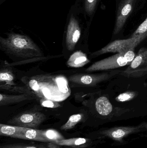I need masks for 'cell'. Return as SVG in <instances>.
Wrapping results in <instances>:
<instances>
[{"label":"cell","instance_id":"6da1fadb","mask_svg":"<svg viewBox=\"0 0 147 148\" xmlns=\"http://www.w3.org/2000/svg\"><path fill=\"white\" fill-rule=\"evenodd\" d=\"M147 75L133 77L121 74L103 89L110 103L127 117L147 114Z\"/></svg>","mask_w":147,"mask_h":148},{"label":"cell","instance_id":"7a4b0ae2","mask_svg":"<svg viewBox=\"0 0 147 148\" xmlns=\"http://www.w3.org/2000/svg\"><path fill=\"white\" fill-rule=\"evenodd\" d=\"M31 95L57 102L68 98L71 90L66 77L61 75H36L25 82Z\"/></svg>","mask_w":147,"mask_h":148},{"label":"cell","instance_id":"3957f363","mask_svg":"<svg viewBox=\"0 0 147 148\" xmlns=\"http://www.w3.org/2000/svg\"><path fill=\"white\" fill-rule=\"evenodd\" d=\"M0 48L9 55L17 58L31 59L44 56L40 49L28 36L10 33L6 38L0 37Z\"/></svg>","mask_w":147,"mask_h":148},{"label":"cell","instance_id":"277c9868","mask_svg":"<svg viewBox=\"0 0 147 148\" xmlns=\"http://www.w3.org/2000/svg\"><path fill=\"white\" fill-rule=\"evenodd\" d=\"M147 0H115V19L111 40L123 37L127 24L146 7Z\"/></svg>","mask_w":147,"mask_h":148},{"label":"cell","instance_id":"5b68a950","mask_svg":"<svg viewBox=\"0 0 147 148\" xmlns=\"http://www.w3.org/2000/svg\"><path fill=\"white\" fill-rule=\"evenodd\" d=\"M125 69L103 71L97 73L76 74L70 76L68 79L70 82L75 85L100 90L103 85L106 86L110 81L121 73Z\"/></svg>","mask_w":147,"mask_h":148},{"label":"cell","instance_id":"8992f818","mask_svg":"<svg viewBox=\"0 0 147 148\" xmlns=\"http://www.w3.org/2000/svg\"><path fill=\"white\" fill-rule=\"evenodd\" d=\"M135 49L123 53L115 54L112 56L96 62L85 69V72L90 73L98 71H107L128 66L135 58Z\"/></svg>","mask_w":147,"mask_h":148},{"label":"cell","instance_id":"52a82bcc","mask_svg":"<svg viewBox=\"0 0 147 148\" xmlns=\"http://www.w3.org/2000/svg\"><path fill=\"white\" fill-rule=\"evenodd\" d=\"M91 103L97 114L102 119L112 120L127 118L110 103L103 89L100 90L93 94Z\"/></svg>","mask_w":147,"mask_h":148},{"label":"cell","instance_id":"ba28073f","mask_svg":"<svg viewBox=\"0 0 147 148\" xmlns=\"http://www.w3.org/2000/svg\"><path fill=\"white\" fill-rule=\"evenodd\" d=\"M147 35L139 37H130L128 39H119L112 41L101 49L91 53V59H94L108 53H123L133 49H135L146 37Z\"/></svg>","mask_w":147,"mask_h":148},{"label":"cell","instance_id":"9c48e42d","mask_svg":"<svg viewBox=\"0 0 147 148\" xmlns=\"http://www.w3.org/2000/svg\"><path fill=\"white\" fill-rule=\"evenodd\" d=\"M46 119V116L41 112L27 111L14 116L8 121V123L14 126L37 129Z\"/></svg>","mask_w":147,"mask_h":148},{"label":"cell","instance_id":"30bf717a","mask_svg":"<svg viewBox=\"0 0 147 148\" xmlns=\"http://www.w3.org/2000/svg\"><path fill=\"white\" fill-rule=\"evenodd\" d=\"M81 36V29L78 22L74 16H71L66 31V46L69 51L74 50Z\"/></svg>","mask_w":147,"mask_h":148},{"label":"cell","instance_id":"8fae6325","mask_svg":"<svg viewBox=\"0 0 147 148\" xmlns=\"http://www.w3.org/2000/svg\"><path fill=\"white\" fill-rule=\"evenodd\" d=\"M13 138L16 139H23L30 140L35 141L41 142L45 143H50V142L41 135L40 130L35 129L22 128V129L13 136Z\"/></svg>","mask_w":147,"mask_h":148},{"label":"cell","instance_id":"7c38bea8","mask_svg":"<svg viewBox=\"0 0 147 148\" xmlns=\"http://www.w3.org/2000/svg\"><path fill=\"white\" fill-rule=\"evenodd\" d=\"M147 66V47H142L139 49L135 58L131 64L123 71L129 72L140 69Z\"/></svg>","mask_w":147,"mask_h":148},{"label":"cell","instance_id":"4fadbf2b","mask_svg":"<svg viewBox=\"0 0 147 148\" xmlns=\"http://www.w3.org/2000/svg\"><path fill=\"white\" fill-rule=\"evenodd\" d=\"M34 96L28 94H23L19 95H9L0 94V105L7 106L9 104L17 103L27 100H33Z\"/></svg>","mask_w":147,"mask_h":148},{"label":"cell","instance_id":"5bb4252c","mask_svg":"<svg viewBox=\"0 0 147 148\" xmlns=\"http://www.w3.org/2000/svg\"><path fill=\"white\" fill-rule=\"evenodd\" d=\"M90 62L87 55L81 51H76L73 53L66 62L69 67L79 68L83 67Z\"/></svg>","mask_w":147,"mask_h":148},{"label":"cell","instance_id":"9a60e30c","mask_svg":"<svg viewBox=\"0 0 147 148\" xmlns=\"http://www.w3.org/2000/svg\"><path fill=\"white\" fill-rule=\"evenodd\" d=\"M89 142V140L83 138H71L58 140L54 143L58 146H68L73 147L81 148Z\"/></svg>","mask_w":147,"mask_h":148},{"label":"cell","instance_id":"2e32d148","mask_svg":"<svg viewBox=\"0 0 147 148\" xmlns=\"http://www.w3.org/2000/svg\"><path fill=\"white\" fill-rule=\"evenodd\" d=\"M22 127L0 124V136H10L13 138L14 136L18 134L22 130Z\"/></svg>","mask_w":147,"mask_h":148},{"label":"cell","instance_id":"e0dca14e","mask_svg":"<svg viewBox=\"0 0 147 148\" xmlns=\"http://www.w3.org/2000/svg\"><path fill=\"white\" fill-rule=\"evenodd\" d=\"M15 76L12 71L9 69L3 68L0 72V82L5 83L4 84L1 85L12 86L16 85L14 82Z\"/></svg>","mask_w":147,"mask_h":148},{"label":"cell","instance_id":"ac0fdd59","mask_svg":"<svg viewBox=\"0 0 147 148\" xmlns=\"http://www.w3.org/2000/svg\"><path fill=\"white\" fill-rule=\"evenodd\" d=\"M84 118V114H75L69 117L66 123L60 127L61 130H67L73 128L76 125L83 121Z\"/></svg>","mask_w":147,"mask_h":148},{"label":"cell","instance_id":"d6986e66","mask_svg":"<svg viewBox=\"0 0 147 148\" xmlns=\"http://www.w3.org/2000/svg\"><path fill=\"white\" fill-rule=\"evenodd\" d=\"M41 135L50 143H54L58 140H64V137L57 130L54 129H48L46 130H40Z\"/></svg>","mask_w":147,"mask_h":148},{"label":"cell","instance_id":"ffe728a7","mask_svg":"<svg viewBox=\"0 0 147 148\" xmlns=\"http://www.w3.org/2000/svg\"><path fill=\"white\" fill-rule=\"evenodd\" d=\"M0 148H51L48 144H32L26 143H12L3 144L0 146Z\"/></svg>","mask_w":147,"mask_h":148},{"label":"cell","instance_id":"44dd1931","mask_svg":"<svg viewBox=\"0 0 147 148\" xmlns=\"http://www.w3.org/2000/svg\"><path fill=\"white\" fill-rule=\"evenodd\" d=\"M143 21L138 26L130 37H136L147 34V11Z\"/></svg>","mask_w":147,"mask_h":148},{"label":"cell","instance_id":"7402d4cb","mask_svg":"<svg viewBox=\"0 0 147 148\" xmlns=\"http://www.w3.org/2000/svg\"><path fill=\"white\" fill-rule=\"evenodd\" d=\"M98 2L99 0L85 1V10L89 16H92L95 13Z\"/></svg>","mask_w":147,"mask_h":148},{"label":"cell","instance_id":"603a6c76","mask_svg":"<svg viewBox=\"0 0 147 148\" xmlns=\"http://www.w3.org/2000/svg\"><path fill=\"white\" fill-rule=\"evenodd\" d=\"M121 74L133 77L143 76L147 75V66L140 69H136L133 71L126 72L123 71Z\"/></svg>","mask_w":147,"mask_h":148},{"label":"cell","instance_id":"cb8c5ba5","mask_svg":"<svg viewBox=\"0 0 147 148\" xmlns=\"http://www.w3.org/2000/svg\"><path fill=\"white\" fill-rule=\"evenodd\" d=\"M58 102L47 99H41L40 100V103L42 107L51 108H55L60 107V105Z\"/></svg>","mask_w":147,"mask_h":148},{"label":"cell","instance_id":"d4e9b609","mask_svg":"<svg viewBox=\"0 0 147 148\" xmlns=\"http://www.w3.org/2000/svg\"><path fill=\"white\" fill-rule=\"evenodd\" d=\"M125 134V132L121 129H118L114 131L112 133V136L114 138H120L124 136Z\"/></svg>","mask_w":147,"mask_h":148}]
</instances>
